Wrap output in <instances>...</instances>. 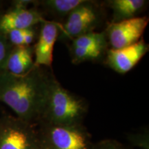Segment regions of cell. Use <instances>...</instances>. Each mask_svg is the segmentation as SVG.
<instances>
[{
  "label": "cell",
  "instance_id": "1",
  "mask_svg": "<svg viewBox=\"0 0 149 149\" xmlns=\"http://www.w3.org/2000/svg\"><path fill=\"white\" fill-rule=\"evenodd\" d=\"M50 72L35 66L22 75L0 72V102L10 107L16 117L37 124L42 118L48 90Z\"/></svg>",
  "mask_w": 149,
  "mask_h": 149
},
{
  "label": "cell",
  "instance_id": "2",
  "mask_svg": "<svg viewBox=\"0 0 149 149\" xmlns=\"http://www.w3.org/2000/svg\"><path fill=\"white\" fill-rule=\"evenodd\" d=\"M88 112L86 102L61 86L50 72L45 107L39 122L56 126L82 124Z\"/></svg>",
  "mask_w": 149,
  "mask_h": 149
},
{
  "label": "cell",
  "instance_id": "3",
  "mask_svg": "<svg viewBox=\"0 0 149 149\" xmlns=\"http://www.w3.org/2000/svg\"><path fill=\"white\" fill-rule=\"evenodd\" d=\"M44 149H92V136L83 124L56 126L39 122Z\"/></svg>",
  "mask_w": 149,
  "mask_h": 149
},
{
  "label": "cell",
  "instance_id": "4",
  "mask_svg": "<svg viewBox=\"0 0 149 149\" xmlns=\"http://www.w3.org/2000/svg\"><path fill=\"white\" fill-rule=\"evenodd\" d=\"M0 149H44L37 125L8 114L0 117Z\"/></svg>",
  "mask_w": 149,
  "mask_h": 149
},
{
  "label": "cell",
  "instance_id": "5",
  "mask_svg": "<svg viewBox=\"0 0 149 149\" xmlns=\"http://www.w3.org/2000/svg\"><path fill=\"white\" fill-rule=\"evenodd\" d=\"M103 19L102 8L96 1L85 0L67 17L61 24L57 40L71 42L76 37L93 32Z\"/></svg>",
  "mask_w": 149,
  "mask_h": 149
},
{
  "label": "cell",
  "instance_id": "6",
  "mask_svg": "<svg viewBox=\"0 0 149 149\" xmlns=\"http://www.w3.org/2000/svg\"><path fill=\"white\" fill-rule=\"evenodd\" d=\"M148 23V17L146 16L111 22L104 31L108 43L113 49H119L135 44L141 39Z\"/></svg>",
  "mask_w": 149,
  "mask_h": 149
},
{
  "label": "cell",
  "instance_id": "7",
  "mask_svg": "<svg viewBox=\"0 0 149 149\" xmlns=\"http://www.w3.org/2000/svg\"><path fill=\"white\" fill-rule=\"evenodd\" d=\"M148 44L141 38L139 42L126 47L108 49L106 53L105 62L115 72L125 74L133 69L148 53Z\"/></svg>",
  "mask_w": 149,
  "mask_h": 149
},
{
  "label": "cell",
  "instance_id": "8",
  "mask_svg": "<svg viewBox=\"0 0 149 149\" xmlns=\"http://www.w3.org/2000/svg\"><path fill=\"white\" fill-rule=\"evenodd\" d=\"M61 25L53 21H46L41 24L37 42L33 46L35 66L52 68L54 46L58 38Z\"/></svg>",
  "mask_w": 149,
  "mask_h": 149
},
{
  "label": "cell",
  "instance_id": "9",
  "mask_svg": "<svg viewBox=\"0 0 149 149\" xmlns=\"http://www.w3.org/2000/svg\"><path fill=\"white\" fill-rule=\"evenodd\" d=\"M48 21L35 8L23 9L10 7L0 13V35H6L14 30L35 27Z\"/></svg>",
  "mask_w": 149,
  "mask_h": 149
},
{
  "label": "cell",
  "instance_id": "10",
  "mask_svg": "<svg viewBox=\"0 0 149 149\" xmlns=\"http://www.w3.org/2000/svg\"><path fill=\"white\" fill-rule=\"evenodd\" d=\"M34 48L29 46H13L9 53L5 70L15 75H22L35 66Z\"/></svg>",
  "mask_w": 149,
  "mask_h": 149
},
{
  "label": "cell",
  "instance_id": "11",
  "mask_svg": "<svg viewBox=\"0 0 149 149\" xmlns=\"http://www.w3.org/2000/svg\"><path fill=\"white\" fill-rule=\"evenodd\" d=\"M106 4L113 11L111 22H118L138 17L148 1L145 0H109Z\"/></svg>",
  "mask_w": 149,
  "mask_h": 149
},
{
  "label": "cell",
  "instance_id": "12",
  "mask_svg": "<svg viewBox=\"0 0 149 149\" xmlns=\"http://www.w3.org/2000/svg\"><path fill=\"white\" fill-rule=\"evenodd\" d=\"M70 46L89 49H101L107 51L108 41L105 32H91L79 36L72 40Z\"/></svg>",
  "mask_w": 149,
  "mask_h": 149
},
{
  "label": "cell",
  "instance_id": "13",
  "mask_svg": "<svg viewBox=\"0 0 149 149\" xmlns=\"http://www.w3.org/2000/svg\"><path fill=\"white\" fill-rule=\"evenodd\" d=\"M85 0H44L39 1L38 4L53 15L64 17H68L72 10Z\"/></svg>",
  "mask_w": 149,
  "mask_h": 149
},
{
  "label": "cell",
  "instance_id": "14",
  "mask_svg": "<svg viewBox=\"0 0 149 149\" xmlns=\"http://www.w3.org/2000/svg\"><path fill=\"white\" fill-rule=\"evenodd\" d=\"M12 46H29L37 38L38 34L35 27L14 30L5 35Z\"/></svg>",
  "mask_w": 149,
  "mask_h": 149
},
{
  "label": "cell",
  "instance_id": "15",
  "mask_svg": "<svg viewBox=\"0 0 149 149\" xmlns=\"http://www.w3.org/2000/svg\"><path fill=\"white\" fill-rule=\"evenodd\" d=\"M13 46L4 35H0V72L5 70L6 63Z\"/></svg>",
  "mask_w": 149,
  "mask_h": 149
},
{
  "label": "cell",
  "instance_id": "16",
  "mask_svg": "<svg viewBox=\"0 0 149 149\" xmlns=\"http://www.w3.org/2000/svg\"><path fill=\"white\" fill-rule=\"evenodd\" d=\"M92 149H130L115 139H103L93 144Z\"/></svg>",
  "mask_w": 149,
  "mask_h": 149
}]
</instances>
